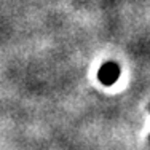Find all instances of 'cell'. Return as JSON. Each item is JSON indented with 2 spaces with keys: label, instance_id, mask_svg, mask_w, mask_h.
I'll use <instances>...</instances> for the list:
<instances>
[{
  "label": "cell",
  "instance_id": "1",
  "mask_svg": "<svg viewBox=\"0 0 150 150\" xmlns=\"http://www.w3.org/2000/svg\"><path fill=\"white\" fill-rule=\"evenodd\" d=\"M120 74H121V70H120L118 64L109 61V62H104L101 66V69H99V72H98V78L102 85L112 86V85L120 78Z\"/></svg>",
  "mask_w": 150,
  "mask_h": 150
},
{
  "label": "cell",
  "instance_id": "2",
  "mask_svg": "<svg viewBox=\"0 0 150 150\" xmlns=\"http://www.w3.org/2000/svg\"><path fill=\"white\" fill-rule=\"evenodd\" d=\"M149 109H150V107H149Z\"/></svg>",
  "mask_w": 150,
  "mask_h": 150
}]
</instances>
